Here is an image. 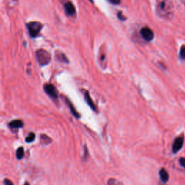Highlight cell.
Returning a JSON list of instances; mask_svg holds the SVG:
<instances>
[{
    "label": "cell",
    "instance_id": "1",
    "mask_svg": "<svg viewBox=\"0 0 185 185\" xmlns=\"http://www.w3.org/2000/svg\"><path fill=\"white\" fill-rule=\"evenodd\" d=\"M156 14L161 18L170 19L172 17V5L169 0H157L156 2Z\"/></svg>",
    "mask_w": 185,
    "mask_h": 185
},
{
    "label": "cell",
    "instance_id": "2",
    "mask_svg": "<svg viewBox=\"0 0 185 185\" xmlns=\"http://www.w3.org/2000/svg\"><path fill=\"white\" fill-rule=\"evenodd\" d=\"M37 61L41 66H45L51 62V57L50 54L44 49H39L36 54Z\"/></svg>",
    "mask_w": 185,
    "mask_h": 185
},
{
    "label": "cell",
    "instance_id": "3",
    "mask_svg": "<svg viewBox=\"0 0 185 185\" xmlns=\"http://www.w3.org/2000/svg\"><path fill=\"white\" fill-rule=\"evenodd\" d=\"M27 28H28L31 36L32 38H35L39 34L42 28V25L39 22H31L27 24Z\"/></svg>",
    "mask_w": 185,
    "mask_h": 185
},
{
    "label": "cell",
    "instance_id": "4",
    "mask_svg": "<svg viewBox=\"0 0 185 185\" xmlns=\"http://www.w3.org/2000/svg\"><path fill=\"white\" fill-rule=\"evenodd\" d=\"M43 90L51 98L57 99L58 98V91L54 85L52 84H45L43 85Z\"/></svg>",
    "mask_w": 185,
    "mask_h": 185
},
{
    "label": "cell",
    "instance_id": "5",
    "mask_svg": "<svg viewBox=\"0 0 185 185\" xmlns=\"http://www.w3.org/2000/svg\"><path fill=\"white\" fill-rule=\"evenodd\" d=\"M141 36L146 41H151L154 38L153 32L148 27H144L140 31Z\"/></svg>",
    "mask_w": 185,
    "mask_h": 185
},
{
    "label": "cell",
    "instance_id": "6",
    "mask_svg": "<svg viewBox=\"0 0 185 185\" xmlns=\"http://www.w3.org/2000/svg\"><path fill=\"white\" fill-rule=\"evenodd\" d=\"M183 144H184V137H179L175 139L174 143L172 145L173 153H176L178 151H179L182 148Z\"/></svg>",
    "mask_w": 185,
    "mask_h": 185
},
{
    "label": "cell",
    "instance_id": "7",
    "mask_svg": "<svg viewBox=\"0 0 185 185\" xmlns=\"http://www.w3.org/2000/svg\"><path fill=\"white\" fill-rule=\"evenodd\" d=\"M64 8H65V13L68 16H73L75 14V7L70 1L65 2L64 4Z\"/></svg>",
    "mask_w": 185,
    "mask_h": 185
},
{
    "label": "cell",
    "instance_id": "8",
    "mask_svg": "<svg viewBox=\"0 0 185 185\" xmlns=\"http://www.w3.org/2000/svg\"><path fill=\"white\" fill-rule=\"evenodd\" d=\"M9 127L12 129H19L23 127V122L20 119L12 121L9 123Z\"/></svg>",
    "mask_w": 185,
    "mask_h": 185
},
{
    "label": "cell",
    "instance_id": "9",
    "mask_svg": "<svg viewBox=\"0 0 185 185\" xmlns=\"http://www.w3.org/2000/svg\"><path fill=\"white\" fill-rule=\"evenodd\" d=\"M159 175H160V178H161V181H162L163 182H165V183L167 182L168 180H169V176L166 169H161V171H159Z\"/></svg>",
    "mask_w": 185,
    "mask_h": 185
},
{
    "label": "cell",
    "instance_id": "10",
    "mask_svg": "<svg viewBox=\"0 0 185 185\" xmlns=\"http://www.w3.org/2000/svg\"><path fill=\"white\" fill-rule=\"evenodd\" d=\"M85 101L87 102V104H88L89 106L93 110H95V105H94L93 102L92 98H90V95H89V93L86 91L85 93Z\"/></svg>",
    "mask_w": 185,
    "mask_h": 185
},
{
    "label": "cell",
    "instance_id": "11",
    "mask_svg": "<svg viewBox=\"0 0 185 185\" xmlns=\"http://www.w3.org/2000/svg\"><path fill=\"white\" fill-rule=\"evenodd\" d=\"M66 101H67V105L69 106V107H70V110H71V112H72V114H73L74 116H75V117H76V118H79V117H80V115H79V114L77 113V112H76V110H75V109H74V106H73V105H72V104H71V102L70 101L68 100V99H66Z\"/></svg>",
    "mask_w": 185,
    "mask_h": 185
},
{
    "label": "cell",
    "instance_id": "12",
    "mask_svg": "<svg viewBox=\"0 0 185 185\" xmlns=\"http://www.w3.org/2000/svg\"><path fill=\"white\" fill-rule=\"evenodd\" d=\"M24 156V148L23 147H20L16 151V157L17 159L21 160Z\"/></svg>",
    "mask_w": 185,
    "mask_h": 185
},
{
    "label": "cell",
    "instance_id": "13",
    "mask_svg": "<svg viewBox=\"0 0 185 185\" xmlns=\"http://www.w3.org/2000/svg\"><path fill=\"white\" fill-rule=\"evenodd\" d=\"M108 185H123L121 181L115 179H110L108 181Z\"/></svg>",
    "mask_w": 185,
    "mask_h": 185
},
{
    "label": "cell",
    "instance_id": "14",
    "mask_svg": "<svg viewBox=\"0 0 185 185\" xmlns=\"http://www.w3.org/2000/svg\"><path fill=\"white\" fill-rule=\"evenodd\" d=\"M35 137H36V134L33 133V132H31V133L29 134V135L26 137V141L27 142H31L34 140Z\"/></svg>",
    "mask_w": 185,
    "mask_h": 185
},
{
    "label": "cell",
    "instance_id": "15",
    "mask_svg": "<svg viewBox=\"0 0 185 185\" xmlns=\"http://www.w3.org/2000/svg\"><path fill=\"white\" fill-rule=\"evenodd\" d=\"M57 59H58L59 60H60L61 62H68V61H67L66 57L65 56V55L63 54L62 53H58V56L57 55Z\"/></svg>",
    "mask_w": 185,
    "mask_h": 185
},
{
    "label": "cell",
    "instance_id": "16",
    "mask_svg": "<svg viewBox=\"0 0 185 185\" xmlns=\"http://www.w3.org/2000/svg\"><path fill=\"white\" fill-rule=\"evenodd\" d=\"M180 57L183 59H185V46H181V49H180Z\"/></svg>",
    "mask_w": 185,
    "mask_h": 185
},
{
    "label": "cell",
    "instance_id": "17",
    "mask_svg": "<svg viewBox=\"0 0 185 185\" xmlns=\"http://www.w3.org/2000/svg\"><path fill=\"white\" fill-rule=\"evenodd\" d=\"M179 164L182 167L185 168V158H181L179 159Z\"/></svg>",
    "mask_w": 185,
    "mask_h": 185
},
{
    "label": "cell",
    "instance_id": "18",
    "mask_svg": "<svg viewBox=\"0 0 185 185\" xmlns=\"http://www.w3.org/2000/svg\"><path fill=\"white\" fill-rule=\"evenodd\" d=\"M108 1L113 4H119L121 2V0H108Z\"/></svg>",
    "mask_w": 185,
    "mask_h": 185
},
{
    "label": "cell",
    "instance_id": "19",
    "mask_svg": "<svg viewBox=\"0 0 185 185\" xmlns=\"http://www.w3.org/2000/svg\"><path fill=\"white\" fill-rule=\"evenodd\" d=\"M4 183L5 185H13V183L9 179H5L4 181Z\"/></svg>",
    "mask_w": 185,
    "mask_h": 185
},
{
    "label": "cell",
    "instance_id": "20",
    "mask_svg": "<svg viewBox=\"0 0 185 185\" xmlns=\"http://www.w3.org/2000/svg\"><path fill=\"white\" fill-rule=\"evenodd\" d=\"M118 18L120 20H122V21H124V18H124V17L122 15V12H119L118 13Z\"/></svg>",
    "mask_w": 185,
    "mask_h": 185
},
{
    "label": "cell",
    "instance_id": "21",
    "mask_svg": "<svg viewBox=\"0 0 185 185\" xmlns=\"http://www.w3.org/2000/svg\"><path fill=\"white\" fill-rule=\"evenodd\" d=\"M60 1H65V2H67V1H66V0H60Z\"/></svg>",
    "mask_w": 185,
    "mask_h": 185
},
{
    "label": "cell",
    "instance_id": "22",
    "mask_svg": "<svg viewBox=\"0 0 185 185\" xmlns=\"http://www.w3.org/2000/svg\"><path fill=\"white\" fill-rule=\"evenodd\" d=\"M25 185H30V184H28V183H26V184H25Z\"/></svg>",
    "mask_w": 185,
    "mask_h": 185
},
{
    "label": "cell",
    "instance_id": "23",
    "mask_svg": "<svg viewBox=\"0 0 185 185\" xmlns=\"http://www.w3.org/2000/svg\"><path fill=\"white\" fill-rule=\"evenodd\" d=\"M90 1H91V2H93V0H90Z\"/></svg>",
    "mask_w": 185,
    "mask_h": 185
},
{
    "label": "cell",
    "instance_id": "24",
    "mask_svg": "<svg viewBox=\"0 0 185 185\" xmlns=\"http://www.w3.org/2000/svg\"></svg>",
    "mask_w": 185,
    "mask_h": 185
}]
</instances>
